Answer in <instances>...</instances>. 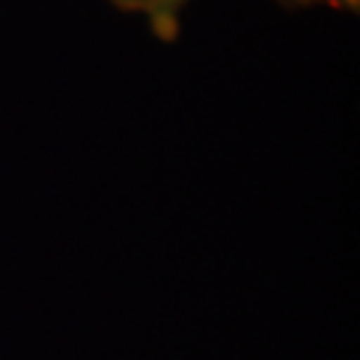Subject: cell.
I'll return each instance as SVG.
<instances>
[{
    "mask_svg": "<svg viewBox=\"0 0 360 360\" xmlns=\"http://www.w3.org/2000/svg\"><path fill=\"white\" fill-rule=\"evenodd\" d=\"M115 6H120V8H131V11H142L144 0H112Z\"/></svg>",
    "mask_w": 360,
    "mask_h": 360,
    "instance_id": "cell-3",
    "label": "cell"
},
{
    "mask_svg": "<svg viewBox=\"0 0 360 360\" xmlns=\"http://www.w3.org/2000/svg\"><path fill=\"white\" fill-rule=\"evenodd\" d=\"M187 6V0H144L142 11L150 16V27L158 38H176L179 13Z\"/></svg>",
    "mask_w": 360,
    "mask_h": 360,
    "instance_id": "cell-1",
    "label": "cell"
},
{
    "mask_svg": "<svg viewBox=\"0 0 360 360\" xmlns=\"http://www.w3.org/2000/svg\"><path fill=\"white\" fill-rule=\"evenodd\" d=\"M294 6H328V8H345V11H358L360 0H283Z\"/></svg>",
    "mask_w": 360,
    "mask_h": 360,
    "instance_id": "cell-2",
    "label": "cell"
}]
</instances>
